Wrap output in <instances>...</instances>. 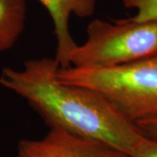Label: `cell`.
<instances>
[{
  "mask_svg": "<svg viewBox=\"0 0 157 157\" xmlns=\"http://www.w3.org/2000/svg\"><path fill=\"white\" fill-rule=\"evenodd\" d=\"M56 59L24 62L20 69L4 67L0 85L25 100L51 128L99 140L131 155L147 135L95 90L59 81Z\"/></svg>",
  "mask_w": 157,
  "mask_h": 157,
  "instance_id": "6da1fadb",
  "label": "cell"
},
{
  "mask_svg": "<svg viewBox=\"0 0 157 157\" xmlns=\"http://www.w3.org/2000/svg\"><path fill=\"white\" fill-rule=\"evenodd\" d=\"M61 82L99 92L129 121L157 117V54L107 68H59Z\"/></svg>",
  "mask_w": 157,
  "mask_h": 157,
  "instance_id": "7a4b0ae2",
  "label": "cell"
},
{
  "mask_svg": "<svg viewBox=\"0 0 157 157\" xmlns=\"http://www.w3.org/2000/svg\"><path fill=\"white\" fill-rule=\"evenodd\" d=\"M155 54L157 21L95 18L87 25L86 41L73 52L71 67H113Z\"/></svg>",
  "mask_w": 157,
  "mask_h": 157,
  "instance_id": "3957f363",
  "label": "cell"
},
{
  "mask_svg": "<svg viewBox=\"0 0 157 157\" xmlns=\"http://www.w3.org/2000/svg\"><path fill=\"white\" fill-rule=\"evenodd\" d=\"M16 157H130L106 143L51 128L39 140L18 141Z\"/></svg>",
  "mask_w": 157,
  "mask_h": 157,
  "instance_id": "277c9868",
  "label": "cell"
},
{
  "mask_svg": "<svg viewBox=\"0 0 157 157\" xmlns=\"http://www.w3.org/2000/svg\"><path fill=\"white\" fill-rule=\"evenodd\" d=\"M50 14L57 41L56 56L60 68L71 67V58L77 47L70 32V19L74 15L80 18L93 16L95 0H39Z\"/></svg>",
  "mask_w": 157,
  "mask_h": 157,
  "instance_id": "5b68a950",
  "label": "cell"
},
{
  "mask_svg": "<svg viewBox=\"0 0 157 157\" xmlns=\"http://www.w3.org/2000/svg\"><path fill=\"white\" fill-rule=\"evenodd\" d=\"M25 0H0V53L10 50L24 32Z\"/></svg>",
  "mask_w": 157,
  "mask_h": 157,
  "instance_id": "8992f818",
  "label": "cell"
},
{
  "mask_svg": "<svg viewBox=\"0 0 157 157\" xmlns=\"http://www.w3.org/2000/svg\"><path fill=\"white\" fill-rule=\"evenodd\" d=\"M124 6L135 9L137 21H157V0H122Z\"/></svg>",
  "mask_w": 157,
  "mask_h": 157,
  "instance_id": "52a82bcc",
  "label": "cell"
},
{
  "mask_svg": "<svg viewBox=\"0 0 157 157\" xmlns=\"http://www.w3.org/2000/svg\"><path fill=\"white\" fill-rule=\"evenodd\" d=\"M130 157H157V138L147 135Z\"/></svg>",
  "mask_w": 157,
  "mask_h": 157,
  "instance_id": "ba28073f",
  "label": "cell"
},
{
  "mask_svg": "<svg viewBox=\"0 0 157 157\" xmlns=\"http://www.w3.org/2000/svg\"><path fill=\"white\" fill-rule=\"evenodd\" d=\"M136 125L146 135L157 138V117L137 122Z\"/></svg>",
  "mask_w": 157,
  "mask_h": 157,
  "instance_id": "9c48e42d",
  "label": "cell"
}]
</instances>
